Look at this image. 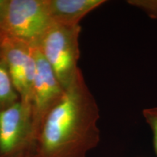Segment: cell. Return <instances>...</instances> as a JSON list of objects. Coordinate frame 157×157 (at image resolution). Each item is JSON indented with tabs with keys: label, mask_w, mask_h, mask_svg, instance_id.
I'll return each instance as SVG.
<instances>
[{
	"label": "cell",
	"mask_w": 157,
	"mask_h": 157,
	"mask_svg": "<svg viewBox=\"0 0 157 157\" xmlns=\"http://www.w3.org/2000/svg\"><path fill=\"white\" fill-rule=\"evenodd\" d=\"M100 109L82 70L44 118L33 157H86L98 146Z\"/></svg>",
	"instance_id": "1"
},
{
	"label": "cell",
	"mask_w": 157,
	"mask_h": 157,
	"mask_svg": "<svg viewBox=\"0 0 157 157\" xmlns=\"http://www.w3.org/2000/svg\"><path fill=\"white\" fill-rule=\"evenodd\" d=\"M81 31L80 25L66 26L52 23L36 47L64 90L81 70L78 67Z\"/></svg>",
	"instance_id": "2"
},
{
	"label": "cell",
	"mask_w": 157,
	"mask_h": 157,
	"mask_svg": "<svg viewBox=\"0 0 157 157\" xmlns=\"http://www.w3.org/2000/svg\"><path fill=\"white\" fill-rule=\"evenodd\" d=\"M52 23L45 0H7L0 33L36 48Z\"/></svg>",
	"instance_id": "3"
},
{
	"label": "cell",
	"mask_w": 157,
	"mask_h": 157,
	"mask_svg": "<svg viewBox=\"0 0 157 157\" xmlns=\"http://www.w3.org/2000/svg\"><path fill=\"white\" fill-rule=\"evenodd\" d=\"M35 145L31 104L20 100L0 112V157H33Z\"/></svg>",
	"instance_id": "4"
},
{
	"label": "cell",
	"mask_w": 157,
	"mask_h": 157,
	"mask_svg": "<svg viewBox=\"0 0 157 157\" xmlns=\"http://www.w3.org/2000/svg\"><path fill=\"white\" fill-rule=\"evenodd\" d=\"M0 59L9 71L21 101L31 104L36 72V48L2 34Z\"/></svg>",
	"instance_id": "5"
},
{
	"label": "cell",
	"mask_w": 157,
	"mask_h": 157,
	"mask_svg": "<svg viewBox=\"0 0 157 157\" xmlns=\"http://www.w3.org/2000/svg\"><path fill=\"white\" fill-rule=\"evenodd\" d=\"M36 48V72L31 96L33 124L36 141L44 118L59 101L65 90L59 82L53 70Z\"/></svg>",
	"instance_id": "6"
},
{
	"label": "cell",
	"mask_w": 157,
	"mask_h": 157,
	"mask_svg": "<svg viewBox=\"0 0 157 157\" xmlns=\"http://www.w3.org/2000/svg\"><path fill=\"white\" fill-rule=\"evenodd\" d=\"M105 2L104 0H45L52 23L76 26L88 13Z\"/></svg>",
	"instance_id": "7"
},
{
	"label": "cell",
	"mask_w": 157,
	"mask_h": 157,
	"mask_svg": "<svg viewBox=\"0 0 157 157\" xmlns=\"http://www.w3.org/2000/svg\"><path fill=\"white\" fill-rule=\"evenodd\" d=\"M21 100L7 66L0 59V112Z\"/></svg>",
	"instance_id": "8"
},
{
	"label": "cell",
	"mask_w": 157,
	"mask_h": 157,
	"mask_svg": "<svg viewBox=\"0 0 157 157\" xmlns=\"http://www.w3.org/2000/svg\"><path fill=\"white\" fill-rule=\"evenodd\" d=\"M142 114L153 134V143L157 156V106L145 109Z\"/></svg>",
	"instance_id": "9"
},
{
	"label": "cell",
	"mask_w": 157,
	"mask_h": 157,
	"mask_svg": "<svg viewBox=\"0 0 157 157\" xmlns=\"http://www.w3.org/2000/svg\"><path fill=\"white\" fill-rule=\"evenodd\" d=\"M127 3L144 12L151 18L157 19V0H129Z\"/></svg>",
	"instance_id": "10"
},
{
	"label": "cell",
	"mask_w": 157,
	"mask_h": 157,
	"mask_svg": "<svg viewBox=\"0 0 157 157\" xmlns=\"http://www.w3.org/2000/svg\"><path fill=\"white\" fill-rule=\"evenodd\" d=\"M7 0H0V29H1L2 24L5 15L6 7H7Z\"/></svg>",
	"instance_id": "11"
},
{
	"label": "cell",
	"mask_w": 157,
	"mask_h": 157,
	"mask_svg": "<svg viewBox=\"0 0 157 157\" xmlns=\"http://www.w3.org/2000/svg\"><path fill=\"white\" fill-rule=\"evenodd\" d=\"M1 39H2V34L0 33V42H1Z\"/></svg>",
	"instance_id": "12"
}]
</instances>
